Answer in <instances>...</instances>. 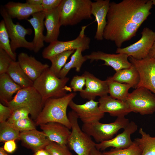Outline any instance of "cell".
<instances>
[{
  "instance_id": "obj_33",
  "label": "cell",
  "mask_w": 155,
  "mask_h": 155,
  "mask_svg": "<svg viewBox=\"0 0 155 155\" xmlns=\"http://www.w3.org/2000/svg\"><path fill=\"white\" fill-rule=\"evenodd\" d=\"M20 132L9 125L5 122L0 124V142L20 140Z\"/></svg>"
},
{
  "instance_id": "obj_16",
  "label": "cell",
  "mask_w": 155,
  "mask_h": 155,
  "mask_svg": "<svg viewBox=\"0 0 155 155\" xmlns=\"http://www.w3.org/2000/svg\"><path fill=\"white\" fill-rule=\"evenodd\" d=\"M137 128L138 126L135 122H129L122 133L110 140L96 143V148L101 151L109 147L123 149L129 147L133 142L131 135L137 130Z\"/></svg>"
},
{
  "instance_id": "obj_11",
  "label": "cell",
  "mask_w": 155,
  "mask_h": 155,
  "mask_svg": "<svg viewBox=\"0 0 155 155\" xmlns=\"http://www.w3.org/2000/svg\"><path fill=\"white\" fill-rule=\"evenodd\" d=\"M141 34V37L138 41L125 48H117L116 53L125 54L137 60L148 57L155 41V32L146 27L144 28Z\"/></svg>"
},
{
  "instance_id": "obj_17",
  "label": "cell",
  "mask_w": 155,
  "mask_h": 155,
  "mask_svg": "<svg viewBox=\"0 0 155 155\" xmlns=\"http://www.w3.org/2000/svg\"><path fill=\"white\" fill-rule=\"evenodd\" d=\"M98 102L100 110L113 117H125L131 112L125 101L114 98L108 95L100 97Z\"/></svg>"
},
{
  "instance_id": "obj_19",
  "label": "cell",
  "mask_w": 155,
  "mask_h": 155,
  "mask_svg": "<svg viewBox=\"0 0 155 155\" xmlns=\"http://www.w3.org/2000/svg\"><path fill=\"white\" fill-rule=\"evenodd\" d=\"M109 0H97L92 3L91 13L97 23L94 38L103 40V32L107 24L106 17L110 3Z\"/></svg>"
},
{
  "instance_id": "obj_37",
  "label": "cell",
  "mask_w": 155,
  "mask_h": 155,
  "mask_svg": "<svg viewBox=\"0 0 155 155\" xmlns=\"http://www.w3.org/2000/svg\"><path fill=\"white\" fill-rule=\"evenodd\" d=\"M13 110L11 116L6 121L8 123H12L21 119L29 117L28 116L30 112L27 108L20 107Z\"/></svg>"
},
{
  "instance_id": "obj_29",
  "label": "cell",
  "mask_w": 155,
  "mask_h": 155,
  "mask_svg": "<svg viewBox=\"0 0 155 155\" xmlns=\"http://www.w3.org/2000/svg\"><path fill=\"white\" fill-rule=\"evenodd\" d=\"M106 80L110 96L114 98L125 101L129 93V90L132 88L131 86L115 81L111 77L108 78Z\"/></svg>"
},
{
  "instance_id": "obj_3",
  "label": "cell",
  "mask_w": 155,
  "mask_h": 155,
  "mask_svg": "<svg viewBox=\"0 0 155 155\" xmlns=\"http://www.w3.org/2000/svg\"><path fill=\"white\" fill-rule=\"evenodd\" d=\"M90 0H61L57 7L61 26H73L92 19Z\"/></svg>"
},
{
  "instance_id": "obj_27",
  "label": "cell",
  "mask_w": 155,
  "mask_h": 155,
  "mask_svg": "<svg viewBox=\"0 0 155 155\" xmlns=\"http://www.w3.org/2000/svg\"><path fill=\"white\" fill-rule=\"evenodd\" d=\"M6 73L22 88L33 86V82L23 71L18 61H13L11 62Z\"/></svg>"
},
{
  "instance_id": "obj_39",
  "label": "cell",
  "mask_w": 155,
  "mask_h": 155,
  "mask_svg": "<svg viewBox=\"0 0 155 155\" xmlns=\"http://www.w3.org/2000/svg\"><path fill=\"white\" fill-rule=\"evenodd\" d=\"M13 61L11 57L5 51L0 49V74L6 73Z\"/></svg>"
},
{
  "instance_id": "obj_36",
  "label": "cell",
  "mask_w": 155,
  "mask_h": 155,
  "mask_svg": "<svg viewBox=\"0 0 155 155\" xmlns=\"http://www.w3.org/2000/svg\"><path fill=\"white\" fill-rule=\"evenodd\" d=\"M6 123L20 132L36 129L35 123L29 117L19 120L12 123Z\"/></svg>"
},
{
  "instance_id": "obj_2",
  "label": "cell",
  "mask_w": 155,
  "mask_h": 155,
  "mask_svg": "<svg viewBox=\"0 0 155 155\" xmlns=\"http://www.w3.org/2000/svg\"><path fill=\"white\" fill-rule=\"evenodd\" d=\"M76 95L75 92H71L62 97L47 99L35 120L36 126L56 122L62 124L71 129V124L67 114V110L70 102Z\"/></svg>"
},
{
  "instance_id": "obj_5",
  "label": "cell",
  "mask_w": 155,
  "mask_h": 155,
  "mask_svg": "<svg viewBox=\"0 0 155 155\" xmlns=\"http://www.w3.org/2000/svg\"><path fill=\"white\" fill-rule=\"evenodd\" d=\"M67 115L71 123V131L67 146L78 155H90L92 150L96 147V143L80 128L78 117L73 111H69Z\"/></svg>"
},
{
  "instance_id": "obj_28",
  "label": "cell",
  "mask_w": 155,
  "mask_h": 155,
  "mask_svg": "<svg viewBox=\"0 0 155 155\" xmlns=\"http://www.w3.org/2000/svg\"><path fill=\"white\" fill-rule=\"evenodd\" d=\"M83 51L81 48L78 49L75 51L71 55L70 60L66 63L61 70L58 77L62 78L66 77L70 69L72 68H75L77 72L80 71L83 64L88 60L86 55H82V53Z\"/></svg>"
},
{
  "instance_id": "obj_35",
  "label": "cell",
  "mask_w": 155,
  "mask_h": 155,
  "mask_svg": "<svg viewBox=\"0 0 155 155\" xmlns=\"http://www.w3.org/2000/svg\"><path fill=\"white\" fill-rule=\"evenodd\" d=\"M45 149L51 155H73L67 145L51 141Z\"/></svg>"
},
{
  "instance_id": "obj_22",
  "label": "cell",
  "mask_w": 155,
  "mask_h": 155,
  "mask_svg": "<svg viewBox=\"0 0 155 155\" xmlns=\"http://www.w3.org/2000/svg\"><path fill=\"white\" fill-rule=\"evenodd\" d=\"M20 139L24 146L34 152L45 149L51 141L43 131L36 129L20 132Z\"/></svg>"
},
{
  "instance_id": "obj_47",
  "label": "cell",
  "mask_w": 155,
  "mask_h": 155,
  "mask_svg": "<svg viewBox=\"0 0 155 155\" xmlns=\"http://www.w3.org/2000/svg\"><path fill=\"white\" fill-rule=\"evenodd\" d=\"M0 155H8L6 152L3 149V147L0 148Z\"/></svg>"
},
{
  "instance_id": "obj_18",
  "label": "cell",
  "mask_w": 155,
  "mask_h": 155,
  "mask_svg": "<svg viewBox=\"0 0 155 155\" xmlns=\"http://www.w3.org/2000/svg\"><path fill=\"white\" fill-rule=\"evenodd\" d=\"M21 67L33 82L38 78L44 71L49 67L47 64H43L31 56L25 53H20L18 61Z\"/></svg>"
},
{
  "instance_id": "obj_4",
  "label": "cell",
  "mask_w": 155,
  "mask_h": 155,
  "mask_svg": "<svg viewBox=\"0 0 155 155\" xmlns=\"http://www.w3.org/2000/svg\"><path fill=\"white\" fill-rule=\"evenodd\" d=\"M49 67L45 70L33 82V86L41 96L43 105L48 99L63 97L71 89L66 86L69 78L67 77L59 78L51 70Z\"/></svg>"
},
{
  "instance_id": "obj_23",
  "label": "cell",
  "mask_w": 155,
  "mask_h": 155,
  "mask_svg": "<svg viewBox=\"0 0 155 155\" xmlns=\"http://www.w3.org/2000/svg\"><path fill=\"white\" fill-rule=\"evenodd\" d=\"M45 15L44 26L46 30L44 42L50 43L57 41L61 26L57 8L43 11Z\"/></svg>"
},
{
  "instance_id": "obj_14",
  "label": "cell",
  "mask_w": 155,
  "mask_h": 155,
  "mask_svg": "<svg viewBox=\"0 0 155 155\" xmlns=\"http://www.w3.org/2000/svg\"><path fill=\"white\" fill-rule=\"evenodd\" d=\"M83 74L86 78V88L80 92L82 98L94 100L97 96L100 97L108 95V87L106 80H101L87 71Z\"/></svg>"
},
{
  "instance_id": "obj_24",
  "label": "cell",
  "mask_w": 155,
  "mask_h": 155,
  "mask_svg": "<svg viewBox=\"0 0 155 155\" xmlns=\"http://www.w3.org/2000/svg\"><path fill=\"white\" fill-rule=\"evenodd\" d=\"M32 17L27 20L34 30V36L32 41L34 46L33 51L37 53L44 46L45 36L43 34L44 29L45 15L43 11L35 13Z\"/></svg>"
},
{
  "instance_id": "obj_15",
  "label": "cell",
  "mask_w": 155,
  "mask_h": 155,
  "mask_svg": "<svg viewBox=\"0 0 155 155\" xmlns=\"http://www.w3.org/2000/svg\"><path fill=\"white\" fill-rule=\"evenodd\" d=\"M86 56L91 62L99 60L104 61L103 65L111 66L116 72L129 68L132 65L129 60L128 56L123 53L109 54L98 51Z\"/></svg>"
},
{
  "instance_id": "obj_48",
  "label": "cell",
  "mask_w": 155,
  "mask_h": 155,
  "mask_svg": "<svg viewBox=\"0 0 155 155\" xmlns=\"http://www.w3.org/2000/svg\"><path fill=\"white\" fill-rule=\"evenodd\" d=\"M153 5H155V0H152Z\"/></svg>"
},
{
  "instance_id": "obj_7",
  "label": "cell",
  "mask_w": 155,
  "mask_h": 155,
  "mask_svg": "<svg viewBox=\"0 0 155 155\" xmlns=\"http://www.w3.org/2000/svg\"><path fill=\"white\" fill-rule=\"evenodd\" d=\"M129 122V119L125 117H118L113 122L109 123H102L98 121L83 124L82 129L99 143L113 138L120 129L125 128Z\"/></svg>"
},
{
  "instance_id": "obj_13",
  "label": "cell",
  "mask_w": 155,
  "mask_h": 155,
  "mask_svg": "<svg viewBox=\"0 0 155 155\" xmlns=\"http://www.w3.org/2000/svg\"><path fill=\"white\" fill-rule=\"evenodd\" d=\"M69 106L76 113L83 124L99 121L104 115L99 108L98 101L94 100H89L81 104H77L72 100Z\"/></svg>"
},
{
  "instance_id": "obj_9",
  "label": "cell",
  "mask_w": 155,
  "mask_h": 155,
  "mask_svg": "<svg viewBox=\"0 0 155 155\" xmlns=\"http://www.w3.org/2000/svg\"><path fill=\"white\" fill-rule=\"evenodd\" d=\"M86 27V26L82 27L79 35L74 39L66 41L57 40L50 43L42 52L43 57L49 60L56 55L65 51H75L80 48L84 51L89 49L90 39L85 34Z\"/></svg>"
},
{
  "instance_id": "obj_34",
  "label": "cell",
  "mask_w": 155,
  "mask_h": 155,
  "mask_svg": "<svg viewBox=\"0 0 155 155\" xmlns=\"http://www.w3.org/2000/svg\"><path fill=\"white\" fill-rule=\"evenodd\" d=\"M104 155H141L142 150L138 144L134 140L129 147L123 149L113 148L110 150L104 151Z\"/></svg>"
},
{
  "instance_id": "obj_45",
  "label": "cell",
  "mask_w": 155,
  "mask_h": 155,
  "mask_svg": "<svg viewBox=\"0 0 155 155\" xmlns=\"http://www.w3.org/2000/svg\"><path fill=\"white\" fill-rule=\"evenodd\" d=\"M42 0H27L26 3L32 5H41Z\"/></svg>"
},
{
  "instance_id": "obj_8",
  "label": "cell",
  "mask_w": 155,
  "mask_h": 155,
  "mask_svg": "<svg viewBox=\"0 0 155 155\" xmlns=\"http://www.w3.org/2000/svg\"><path fill=\"white\" fill-rule=\"evenodd\" d=\"M0 13L5 22L11 40L10 45L13 52L16 53V49L20 48L33 51L34 46L32 42H29L25 38L26 35H30L32 33V30L30 28H24L18 22L14 24L4 6H1Z\"/></svg>"
},
{
  "instance_id": "obj_21",
  "label": "cell",
  "mask_w": 155,
  "mask_h": 155,
  "mask_svg": "<svg viewBox=\"0 0 155 155\" xmlns=\"http://www.w3.org/2000/svg\"><path fill=\"white\" fill-rule=\"evenodd\" d=\"M39 126L50 141L60 144L67 145L71 131L66 126L56 122H49Z\"/></svg>"
},
{
  "instance_id": "obj_6",
  "label": "cell",
  "mask_w": 155,
  "mask_h": 155,
  "mask_svg": "<svg viewBox=\"0 0 155 155\" xmlns=\"http://www.w3.org/2000/svg\"><path fill=\"white\" fill-rule=\"evenodd\" d=\"M5 105L13 110L20 107L27 108L32 119L35 121L42 110L43 104L41 96L32 86L21 89Z\"/></svg>"
},
{
  "instance_id": "obj_41",
  "label": "cell",
  "mask_w": 155,
  "mask_h": 155,
  "mask_svg": "<svg viewBox=\"0 0 155 155\" xmlns=\"http://www.w3.org/2000/svg\"><path fill=\"white\" fill-rule=\"evenodd\" d=\"M61 0H42V6L44 10H49L57 8Z\"/></svg>"
},
{
  "instance_id": "obj_12",
  "label": "cell",
  "mask_w": 155,
  "mask_h": 155,
  "mask_svg": "<svg viewBox=\"0 0 155 155\" xmlns=\"http://www.w3.org/2000/svg\"><path fill=\"white\" fill-rule=\"evenodd\" d=\"M128 59L139 74L140 80L137 88H145L155 94V59L147 57L137 60L129 57Z\"/></svg>"
},
{
  "instance_id": "obj_30",
  "label": "cell",
  "mask_w": 155,
  "mask_h": 155,
  "mask_svg": "<svg viewBox=\"0 0 155 155\" xmlns=\"http://www.w3.org/2000/svg\"><path fill=\"white\" fill-rule=\"evenodd\" d=\"M139 133L141 137L136 138L134 140L142 149L141 155H155V137H151L142 128L140 129Z\"/></svg>"
},
{
  "instance_id": "obj_40",
  "label": "cell",
  "mask_w": 155,
  "mask_h": 155,
  "mask_svg": "<svg viewBox=\"0 0 155 155\" xmlns=\"http://www.w3.org/2000/svg\"><path fill=\"white\" fill-rule=\"evenodd\" d=\"M13 110L10 107L0 103V123L6 122L10 117Z\"/></svg>"
},
{
  "instance_id": "obj_46",
  "label": "cell",
  "mask_w": 155,
  "mask_h": 155,
  "mask_svg": "<svg viewBox=\"0 0 155 155\" xmlns=\"http://www.w3.org/2000/svg\"><path fill=\"white\" fill-rule=\"evenodd\" d=\"M90 155H104L103 152L97 149L95 147L91 151Z\"/></svg>"
},
{
  "instance_id": "obj_10",
  "label": "cell",
  "mask_w": 155,
  "mask_h": 155,
  "mask_svg": "<svg viewBox=\"0 0 155 155\" xmlns=\"http://www.w3.org/2000/svg\"><path fill=\"white\" fill-rule=\"evenodd\" d=\"M125 102L131 112L144 115L155 112V94L145 88H135L129 93Z\"/></svg>"
},
{
  "instance_id": "obj_32",
  "label": "cell",
  "mask_w": 155,
  "mask_h": 155,
  "mask_svg": "<svg viewBox=\"0 0 155 155\" xmlns=\"http://www.w3.org/2000/svg\"><path fill=\"white\" fill-rule=\"evenodd\" d=\"M4 21L0 22V49L5 51L14 61H16V54L14 53L11 49L10 41Z\"/></svg>"
},
{
  "instance_id": "obj_31",
  "label": "cell",
  "mask_w": 155,
  "mask_h": 155,
  "mask_svg": "<svg viewBox=\"0 0 155 155\" xmlns=\"http://www.w3.org/2000/svg\"><path fill=\"white\" fill-rule=\"evenodd\" d=\"M75 51V50H71L64 52L56 55L49 60L51 62L49 68L58 77L61 70L66 64L68 59Z\"/></svg>"
},
{
  "instance_id": "obj_44",
  "label": "cell",
  "mask_w": 155,
  "mask_h": 155,
  "mask_svg": "<svg viewBox=\"0 0 155 155\" xmlns=\"http://www.w3.org/2000/svg\"><path fill=\"white\" fill-rule=\"evenodd\" d=\"M34 155H51L49 152L45 149L39 150L34 152Z\"/></svg>"
},
{
  "instance_id": "obj_42",
  "label": "cell",
  "mask_w": 155,
  "mask_h": 155,
  "mask_svg": "<svg viewBox=\"0 0 155 155\" xmlns=\"http://www.w3.org/2000/svg\"><path fill=\"white\" fill-rule=\"evenodd\" d=\"M15 140H11L5 142L3 148L6 152L11 153L15 151L17 146Z\"/></svg>"
},
{
  "instance_id": "obj_43",
  "label": "cell",
  "mask_w": 155,
  "mask_h": 155,
  "mask_svg": "<svg viewBox=\"0 0 155 155\" xmlns=\"http://www.w3.org/2000/svg\"><path fill=\"white\" fill-rule=\"evenodd\" d=\"M148 57L155 59V41L149 52Z\"/></svg>"
},
{
  "instance_id": "obj_25",
  "label": "cell",
  "mask_w": 155,
  "mask_h": 155,
  "mask_svg": "<svg viewBox=\"0 0 155 155\" xmlns=\"http://www.w3.org/2000/svg\"><path fill=\"white\" fill-rule=\"evenodd\" d=\"M22 88L7 73L0 74V99L3 105L11 101L13 94Z\"/></svg>"
},
{
  "instance_id": "obj_20",
  "label": "cell",
  "mask_w": 155,
  "mask_h": 155,
  "mask_svg": "<svg viewBox=\"0 0 155 155\" xmlns=\"http://www.w3.org/2000/svg\"><path fill=\"white\" fill-rule=\"evenodd\" d=\"M7 13L12 18L28 20L34 14L42 11L41 5H32L26 3L9 1L4 6Z\"/></svg>"
},
{
  "instance_id": "obj_38",
  "label": "cell",
  "mask_w": 155,
  "mask_h": 155,
  "mask_svg": "<svg viewBox=\"0 0 155 155\" xmlns=\"http://www.w3.org/2000/svg\"><path fill=\"white\" fill-rule=\"evenodd\" d=\"M86 84V78L83 74L81 75H76L73 77L70 82L69 86L74 92H81Z\"/></svg>"
},
{
  "instance_id": "obj_1",
  "label": "cell",
  "mask_w": 155,
  "mask_h": 155,
  "mask_svg": "<svg viewBox=\"0 0 155 155\" xmlns=\"http://www.w3.org/2000/svg\"><path fill=\"white\" fill-rule=\"evenodd\" d=\"M152 0H123L111 2L103 38L113 42L117 48L136 35L142 23L151 14Z\"/></svg>"
},
{
  "instance_id": "obj_26",
  "label": "cell",
  "mask_w": 155,
  "mask_h": 155,
  "mask_svg": "<svg viewBox=\"0 0 155 155\" xmlns=\"http://www.w3.org/2000/svg\"><path fill=\"white\" fill-rule=\"evenodd\" d=\"M111 78L115 81L130 85L132 88L135 89L137 88L140 80L139 73L132 64L129 68L116 72Z\"/></svg>"
}]
</instances>
